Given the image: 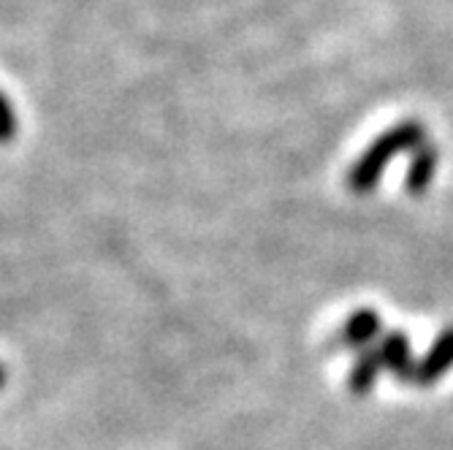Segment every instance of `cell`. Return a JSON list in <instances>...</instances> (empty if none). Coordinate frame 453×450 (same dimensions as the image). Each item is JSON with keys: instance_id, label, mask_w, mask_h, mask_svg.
I'll list each match as a JSON object with an SVG mask.
<instances>
[{"instance_id": "3957f363", "label": "cell", "mask_w": 453, "mask_h": 450, "mask_svg": "<svg viewBox=\"0 0 453 450\" xmlns=\"http://www.w3.org/2000/svg\"><path fill=\"white\" fill-rule=\"evenodd\" d=\"M378 353H380V363L388 372H394L399 380H416V366L410 361V342L404 334H399V332L388 334L380 342Z\"/></svg>"}, {"instance_id": "52a82bcc", "label": "cell", "mask_w": 453, "mask_h": 450, "mask_svg": "<svg viewBox=\"0 0 453 450\" xmlns=\"http://www.w3.org/2000/svg\"><path fill=\"white\" fill-rule=\"evenodd\" d=\"M432 166H434V160H432V155L429 152H424V157L416 163V166H413V177H410V187H413V190H421L429 179H432Z\"/></svg>"}, {"instance_id": "ba28073f", "label": "cell", "mask_w": 453, "mask_h": 450, "mask_svg": "<svg viewBox=\"0 0 453 450\" xmlns=\"http://www.w3.org/2000/svg\"><path fill=\"white\" fill-rule=\"evenodd\" d=\"M6 385V370H4V363H0V388Z\"/></svg>"}, {"instance_id": "6da1fadb", "label": "cell", "mask_w": 453, "mask_h": 450, "mask_svg": "<svg viewBox=\"0 0 453 450\" xmlns=\"http://www.w3.org/2000/svg\"><path fill=\"white\" fill-rule=\"evenodd\" d=\"M418 141H421V128H418V126H399L396 131H391L388 136H383V139L372 147V152H369V155L358 163L356 172H353V177H350V185H353L356 190H369V187L375 185V179L380 177V172H383L386 163L394 157L396 149L413 147V144H418Z\"/></svg>"}, {"instance_id": "277c9868", "label": "cell", "mask_w": 453, "mask_h": 450, "mask_svg": "<svg viewBox=\"0 0 453 450\" xmlns=\"http://www.w3.org/2000/svg\"><path fill=\"white\" fill-rule=\"evenodd\" d=\"M378 329H380V317L372 309H361L348 320L345 332H342V342L348 347H366L378 334Z\"/></svg>"}, {"instance_id": "5b68a950", "label": "cell", "mask_w": 453, "mask_h": 450, "mask_svg": "<svg viewBox=\"0 0 453 450\" xmlns=\"http://www.w3.org/2000/svg\"><path fill=\"white\" fill-rule=\"evenodd\" d=\"M380 370H383L380 353L364 347V353L358 355V361H356V366H353V372H350V391H353L356 396L369 393V388L375 385V378H378Z\"/></svg>"}, {"instance_id": "7a4b0ae2", "label": "cell", "mask_w": 453, "mask_h": 450, "mask_svg": "<svg viewBox=\"0 0 453 450\" xmlns=\"http://www.w3.org/2000/svg\"><path fill=\"white\" fill-rule=\"evenodd\" d=\"M453 366V329L442 332L426 358L416 366V383L418 385H432L437 383Z\"/></svg>"}, {"instance_id": "8992f818", "label": "cell", "mask_w": 453, "mask_h": 450, "mask_svg": "<svg viewBox=\"0 0 453 450\" xmlns=\"http://www.w3.org/2000/svg\"><path fill=\"white\" fill-rule=\"evenodd\" d=\"M19 131V117L12 106V101L0 93V144H9Z\"/></svg>"}]
</instances>
